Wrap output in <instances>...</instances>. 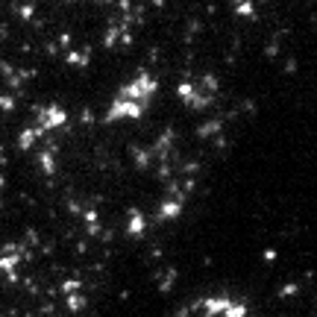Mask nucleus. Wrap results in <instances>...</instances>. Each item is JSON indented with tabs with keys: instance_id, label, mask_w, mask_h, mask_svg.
<instances>
[{
	"instance_id": "nucleus-2",
	"label": "nucleus",
	"mask_w": 317,
	"mask_h": 317,
	"mask_svg": "<svg viewBox=\"0 0 317 317\" xmlns=\"http://www.w3.org/2000/svg\"><path fill=\"white\" fill-rule=\"evenodd\" d=\"M147 106H141L135 100H124V97H115L109 103V109H106V124L112 121H138L141 115H144Z\"/></svg>"
},
{
	"instance_id": "nucleus-12",
	"label": "nucleus",
	"mask_w": 317,
	"mask_h": 317,
	"mask_svg": "<svg viewBox=\"0 0 317 317\" xmlns=\"http://www.w3.org/2000/svg\"><path fill=\"white\" fill-rule=\"evenodd\" d=\"M221 317H247V303H235V300H229Z\"/></svg>"
},
{
	"instance_id": "nucleus-6",
	"label": "nucleus",
	"mask_w": 317,
	"mask_h": 317,
	"mask_svg": "<svg viewBox=\"0 0 317 317\" xmlns=\"http://www.w3.org/2000/svg\"><path fill=\"white\" fill-rule=\"evenodd\" d=\"M226 303H229V297H206V300H200L197 305L206 311V317H221Z\"/></svg>"
},
{
	"instance_id": "nucleus-15",
	"label": "nucleus",
	"mask_w": 317,
	"mask_h": 317,
	"mask_svg": "<svg viewBox=\"0 0 317 317\" xmlns=\"http://www.w3.org/2000/svg\"><path fill=\"white\" fill-rule=\"evenodd\" d=\"M62 291H65V294H77V291H80V279H65V282H62Z\"/></svg>"
},
{
	"instance_id": "nucleus-7",
	"label": "nucleus",
	"mask_w": 317,
	"mask_h": 317,
	"mask_svg": "<svg viewBox=\"0 0 317 317\" xmlns=\"http://www.w3.org/2000/svg\"><path fill=\"white\" fill-rule=\"evenodd\" d=\"M147 229V218L141 215V208H129V223H126V235L129 238H138V235H144Z\"/></svg>"
},
{
	"instance_id": "nucleus-8",
	"label": "nucleus",
	"mask_w": 317,
	"mask_h": 317,
	"mask_svg": "<svg viewBox=\"0 0 317 317\" xmlns=\"http://www.w3.org/2000/svg\"><path fill=\"white\" fill-rule=\"evenodd\" d=\"M182 208H185L182 200H162V206H159V221H177L182 215Z\"/></svg>"
},
{
	"instance_id": "nucleus-4",
	"label": "nucleus",
	"mask_w": 317,
	"mask_h": 317,
	"mask_svg": "<svg viewBox=\"0 0 317 317\" xmlns=\"http://www.w3.org/2000/svg\"><path fill=\"white\" fill-rule=\"evenodd\" d=\"M177 97H180L182 103L188 106V109H208L212 106V94L208 91H203V94H197V88H194L191 83H180L177 85Z\"/></svg>"
},
{
	"instance_id": "nucleus-9",
	"label": "nucleus",
	"mask_w": 317,
	"mask_h": 317,
	"mask_svg": "<svg viewBox=\"0 0 317 317\" xmlns=\"http://www.w3.org/2000/svg\"><path fill=\"white\" fill-rule=\"evenodd\" d=\"M36 138H42V132H39L36 126H27V129H21V132H18V147H21V150H29V147L36 144Z\"/></svg>"
},
{
	"instance_id": "nucleus-10",
	"label": "nucleus",
	"mask_w": 317,
	"mask_h": 317,
	"mask_svg": "<svg viewBox=\"0 0 317 317\" xmlns=\"http://www.w3.org/2000/svg\"><path fill=\"white\" fill-rule=\"evenodd\" d=\"M232 9H235L238 18H247V21H253V18L259 15V9H256V3H253V0H235Z\"/></svg>"
},
{
	"instance_id": "nucleus-1",
	"label": "nucleus",
	"mask_w": 317,
	"mask_h": 317,
	"mask_svg": "<svg viewBox=\"0 0 317 317\" xmlns=\"http://www.w3.org/2000/svg\"><path fill=\"white\" fill-rule=\"evenodd\" d=\"M159 91V80L153 77V74H147V71H141V74H135L129 83L118 91V97H124V100H135V103H141V106H147L150 103V97Z\"/></svg>"
},
{
	"instance_id": "nucleus-14",
	"label": "nucleus",
	"mask_w": 317,
	"mask_h": 317,
	"mask_svg": "<svg viewBox=\"0 0 317 317\" xmlns=\"http://www.w3.org/2000/svg\"><path fill=\"white\" fill-rule=\"evenodd\" d=\"M65 305H68V311H83V308H85V297H83V294H68V303H65Z\"/></svg>"
},
{
	"instance_id": "nucleus-5",
	"label": "nucleus",
	"mask_w": 317,
	"mask_h": 317,
	"mask_svg": "<svg viewBox=\"0 0 317 317\" xmlns=\"http://www.w3.org/2000/svg\"><path fill=\"white\" fill-rule=\"evenodd\" d=\"M24 262V253L12 250L9 256H0V270L9 276V282H18V264Z\"/></svg>"
},
{
	"instance_id": "nucleus-11",
	"label": "nucleus",
	"mask_w": 317,
	"mask_h": 317,
	"mask_svg": "<svg viewBox=\"0 0 317 317\" xmlns=\"http://www.w3.org/2000/svg\"><path fill=\"white\" fill-rule=\"evenodd\" d=\"M68 65L74 68H88V59H91V50H83V53H77V50H68Z\"/></svg>"
},
{
	"instance_id": "nucleus-16",
	"label": "nucleus",
	"mask_w": 317,
	"mask_h": 317,
	"mask_svg": "<svg viewBox=\"0 0 317 317\" xmlns=\"http://www.w3.org/2000/svg\"><path fill=\"white\" fill-rule=\"evenodd\" d=\"M0 109H3V112H12V109H15V97L0 94Z\"/></svg>"
},
{
	"instance_id": "nucleus-20",
	"label": "nucleus",
	"mask_w": 317,
	"mask_h": 317,
	"mask_svg": "<svg viewBox=\"0 0 317 317\" xmlns=\"http://www.w3.org/2000/svg\"><path fill=\"white\" fill-rule=\"evenodd\" d=\"M291 294H297V285H285L282 288V297H291Z\"/></svg>"
},
{
	"instance_id": "nucleus-18",
	"label": "nucleus",
	"mask_w": 317,
	"mask_h": 317,
	"mask_svg": "<svg viewBox=\"0 0 317 317\" xmlns=\"http://www.w3.org/2000/svg\"><path fill=\"white\" fill-rule=\"evenodd\" d=\"M276 256H279L276 250H264V256H262V259H264L267 264H273V262H276Z\"/></svg>"
},
{
	"instance_id": "nucleus-19",
	"label": "nucleus",
	"mask_w": 317,
	"mask_h": 317,
	"mask_svg": "<svg viewBox=\"0 0 317 317\" xmlns=\"http://www.w3.org/2000/svg\"><path fill=\"white\" fill-rule=\"evenodd\" d=\"M32 12H36V9H32V6H21V18H24V21H29V18H32Z\"/></svg>"
},
{
	"instance_id": "nucleus-13",
	"label": "nucleus",
	"mask_w": 317,
	"mask_h": 317,
	"mask_svg": "<svg viewBox=\"0 0 317 317\" xmlns=\"http://www.w3.org/2000/svg\"><path fill=\"white\" fill-rule=\"evenodd\" d=\"M39 165H42V170L47 177H53L56 173V156L53 153H42V156H39Z\"/></svg>"
},
{
	"instance_id": "nucleus-3",
	"label": "nucleus",
	"mask_w": 317,
	"mask_h": 317,
	"mask_svg": "<svg viewBox=\"0 0 317 317\" xmlns=\"http://www.w3.org/2000/svg\"><path fill=\"white\" fill-rule=\"evenodd\" d=\"M65 124H68V112L62 109V106H56V103H50V106H44V109L39 112L36 129H39L42 135H47V132H53V129H62Z\"/></svg>"
},
{
	"instance_id": "nucleus-17",
	"label": "nucleus",
	"mask_w": 317,
	"mask_h": 317,
	"mask_svg": "<svg viewBox=\"0 0 317 317\" xmlns=\"http://www.w3.org/2000/svg\"><path fill=\"white\" fill-rule=\"evenodd\" d=\"M85 223H88V229H91V232H97V226H100V221H97V212H85Z\"/></svg>"
}]
</instances>
